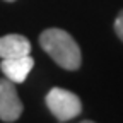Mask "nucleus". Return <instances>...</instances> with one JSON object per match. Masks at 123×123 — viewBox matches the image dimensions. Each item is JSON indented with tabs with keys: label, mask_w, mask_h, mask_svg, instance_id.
Wrapping results in <instances>:
<instances>
[{
	"label": "nucleus",
	"mask_w": 123,
	"mask_h": 123,
	"mask_svg": "<svg viewBox=\"0 0 123 123\" xmlns=\"http://www.w3.org/2000/svg\"><path fill=\"white\" fill-rule=\"evenodd\" d=\"M33 67H34V60L31 58V55L17 56V58H5L0 63L4 75L14 84H22L27 79L29 72L33 70Z\"/></svg>",
	"instance_id": "20e7f679"
},
{
	"label": "nucleus",
	"mask_w": 123,
	"mask_h": 123,
	"mask_svg": "<svg viewBox=\"0 0 123 123\" xmlns=\"http://www.w3.org/2000/svg\"><path fill=\"white\" fill-rule=\"evenodd\" d=\"M80 123H94V121H91V120H84V121H80Z\"/></svg>",
	"instance_id": "0eeeda50"
},
{
	"label": "nucleus",
	"mask_w": 123,
	"mask_h": 123,
	"mask_svg": "<svg viewBox=\"0 0 123 123\" xmlns=\"http://www.w3.org/2000/svg\"><path fill=\"white\" fill-rule=\"evenodd\" d=\"M5 2H15V0H5Z\"/></svg>",
	"instance_id": "6e6552de"
},
{
	"label": "nucleus",
	"mask_w": 123,
	"mask_h": 123,
	"mask_svg": "<svg viewBox=\"0 0 123 123\" xmlns=\"http://www.w3.org/2000/svg\"><path fill=\"white\" fill-rule=\"evenodd\" d=\"M31 53V43L22 34H5L0 38V58H17Z\"/></svg>",
	"instance_id": "39448f33"
},
{
	"label": "nucleus",
	"mask_w": 123,
	"mask_h": 123,
	"mask_svg": "<svg viewBox=\"0 0 123 123\" xmlns=\"http://www.w3.org/2000/svg\"><path fill=\"white\" fill-rule=\"evenodd\" d=\"M46 106L51 111V115L58 121H68L74 120L75 116H79L82 111V101L79 96L74 92L62 89V87H53L44 98Z\"/></svg>",
	"instance_id": "f03ea898"
},
{
	"label": "nucleus",
	"mask_w": 123,
	"mask_h": 123,
	"mask_svg": "<svg viewBox=\"0 0 123 123\" xmlns=\"http://www.w3.org/2000/svg\"><path fill=\"white\" fill-rule=\"evenodd\" d=\"M22 115V101L14 87V82L0 79V120L2 121H15Z\"/></svg>",
	"instance_id": "7ed1b4c3"
},
{
	"label": "nucleus",
	"mask_w": 123,
	"mask_h": 123,
	"mask_svg": "<svg viewBox=\"0 0 123 123\" xmlns=\"http://www.w3.org/2000/svg\"><path fill=\"white\" fill-rule=\"evenodd\" d=\"M41 48L65 70H77L82 63V55L77 41L63 29H44L39 36Z\"/></svg>",
	"instance_id": "f257e3e1"
},
{
	"label": "nucleus",
	"mask_w": 123,
	"mask_h": 123,
	"mask_svg": "<svg viewBox=\"0 0 123 123\" xmlns=\"http://www.w3.org/2000/svg\"><path fill=\"white\" fill-rule=\"evenodd\" d=\"M115 33H116V36L123 41V10L118 14V17L115 19Z\"/></svg>",
	"instance_id": "423d86ee"
}]
</instances>
